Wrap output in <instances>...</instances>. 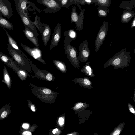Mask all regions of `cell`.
Returning <instances> with one entry per match:
<instances>
[{
  "label": "cell",
  "mask_w": 135,
  "mask_h": 135,
  "mask_svg": "<svg viewBox=\"0 0 135 135\" xmlns=\"http://www.w3.org/2000/svg\"><path fill=\"white\" fill-rule=\"evenodd\" d=\"M130 54L125 49H121L105 62L103 68L112 66L115 69H123L129 66L131 62Z\"/></svg>",
  "instance_id": "1"
},
{
  "label": "cell",
  "mask_w": 135,
  "mask_h": 135,
  "mask_svg": "<svg viewBox=\"0 0 135 135\" xmlns=\"http://www.w3.org/2000/svg\"><path fill=\"white\" fill-rule=\"evenodd\" d=\"M30 88L33 94L44 102L53 103L58 95L57 93L46 87H38L32 84Z\"/></svg>",
  "instance_id": "2"
},
{
  "label": "cell",
  "mask_w": 135,
  "mask_h": 135,
  "mask_svg": "<svg viewBox=\"0 0 135 135\" xmlns=\"http://www.w3.org/2000/svg\"><path fill=\"white\" fill-rule=\"evenodd\" d=\"M7 50L12 58L17 63L20 68L26 71L28 73L32 72L30 61L27 56L21 51L16 50L8 44Z\"/></svg>",
  "instance_id": "3"
},
{
  "label": "cell",
  "mask_w": 135,
  "mask_h": 135,
  "mask_svg": "<svg viewBox=\"0 0 135 135\" xmlns=\"http://www.w3.org/2000/svg\"><path fill=\"white\" fill-rule=\"evenodd\" d=\"M63 36L65 37L64 43V52L72 65L75 68L79 69L80 66L77 51L76 48L70 44L71 39L64 34Z\"/></svg>",
  "instance_id": "4"
},
{
  "label": "cell",
  "mask_w": 135,
  "mask_h": 135,
  "mask_svg": "<svg viewBox=\"0 0 135 135\" xmlns=\"http://www.w3.org/2000/svg\"><path fill=\"white\" fill-rule=\"evenodd\" d=\"M80 11L78 15L77 12L76 7L74 6L72 8L70 16V21L75 23L77 30L78 31L82 30L83 28V21L84 18V13L85 9H82L80 5H77Z\"/></svg>",
  "instance_id": "5"
},
{
  "label": "cell",
  "mask_w": 135,
  "mask_h": 135,
  "mask_svg": "<svg viewBox=\"0 0 135 135\" xmlns=\"http://www.w3.org/2000/svg\"><path fill=\"white\" fill-rule=\"evenodd\" d=\"M108 23L104 21L101 26L97 35L95 41V51L97 52L105 40L108 30Z\"/></svg>",
  "instance_id": "6"
},
{
  "label": "cell",
  "mask_w": 135,
  "mask_h": 135,
  "mask_svg": "<svg viewBox=\"0 0 135 135\" xmlns=\"http://www.w3.org/2000/svg\"><path fill=\"white\" fill-rule=\"evenodd\" d=\"M37 1L46 7L43 10L46 13H55L61 9L62 7L59 0H38Z\"/></svg>",
  "instance_id": "7"
},
{
  "label": "cell",
  "mask_w": 135,
  "mask_h": 135,
  "mask_svg": "<svg viewBox=\"0 0 135 135\" xmlns=\"http://www.w3.org/2000/svg\"><path fill=\"white\" fill-rule=\"evenodd\" d=\"M30 64L32 69L35 73V76L37 78L41 80H45L49 81H53L55 78L53 75L48 71L38 68L31 61Z\"/></svg>",
  "instance_id": "8"
},
{
  "label": "cell",
  "mask_w": 135,
  "mask_h": 135,
  "mask_svg": "<svg viewBox=\"0 0 135 135\" xmlns=\"http://www.w3.org/2000/svg\"><path fill=\"white\" fill-rule=\"evenodd\" d=\"M16 9L23 22L24 25L26 26L34 34L37 38L39 36L37 29L35 25L31 23L29 18L27 17L24 14L17 2L15 1Z\"/></svg>",
  "instance_id": "9"
},
{
  "label": "cell",
  "mask_w": 135,
  "mask_h": 135,
  "mask_svg": "<svg viewBox=\"0 0 135 135\" xmlns=\"http://www.w3.org/2000/svg\"><path fill=\"white\" fill-rule=\"evenodd\" d=\"M14 10L8 0H0V15L9 19L13 15Z\"/></svg>",
  "instance_id": "10"
},
{
  "label": "cell",
  "mask_w": 135,
  "mask_h": 135,
  "mask_svg": "<svg viewBox=\"0 0 135 135\" xmlns=\"http://www.w3.org/2000/svg\"><path fill=\"white\" fill-rule=\"evenodd\" d=\"M20 43L22 48L30 55L40 62L44 64H46L42 58V51L38 47L31 48L22 43Z\"/></svg>",
  "instance_id": "11"
},
{
  "label": "cell",
  "mask_w": 135,
  "mask_h": 135,
  "mask_svg": "<svg viewBox=\"0 0 135 135\" xmlns=\"http://www.w3.org/2000/svg\"><path fill=\"white\" fill-rule=\"evenodd\" d=\"M88 41L87 40L84 41L79 47V60L83 63H85L89 57L90 51L88 46Z\"/></svg>",
  "instance_id": "12"
},
{
  "label": "cell",
  "mask_w": 135,
  "mask_h": 135,
  "mask_svg": "<svg viewBox=\"0 0 135 135\" xmlns=\"http://www.w3.org/2000/svg\"><path fill=\"white\" fill-rule=\"evenodd\" d=\"M0 60L8 67L12 69L13 71L17 73L21 68L14 59L7 55L0 52Z\"/></svg>",
  "instance_id": "13"
},
{
  "label": "cell",
  "mask_w": 135,
  "mask_h": 135,
  "mask_svg": "<svg viewBox=\"0 0 135 135\" xmlns=\"http://www.w3.org/2000/svg\"><path fill=\"white\" fill-rule=\"evenodd\" d=\"M61 24L58 23L55 28L50 42V50H52L54 47L57 46L61 38Z\"/></svg>",
  "instance_id": "14"
},
{
  "label": "cell",
  "mask_w": 135,
  "mask_h": 135,
  "mask_svg": "<svg viewBox=\"0 0 135 135\" xmlns=\"http://www.w3.org/2000/svg\"><path fill=\"white\" fill-rule=\"evenodd\" d=\"M14 1L17 2L24 14L28 18H29V15L27 9L30 6H31L33 7V8L36 9L39 13H41L40 10L36 7L34 4L31 2H30L28 5L29 1L28 0H14Z\"/></svg>",
  "instance_id": "15"
},
{
  "label": "cell",
  "mask_w": 135,
  "mask_h": 135,
  "mask_svg": "<svg viewBox=\"0 0 135 135\" xmlns=\"http://www.w3.org/2000/svg\"><path fill=\"white\" fill-rule=\"evenodd\" d=\"M72 81L84 88L88 89L93 88L92 82L89 77L76 78L73 79Z\"/></svg>",
  "instance_id": "16"
},
{
  "label": "cell",
  "mask_w": 135,
  "mask_h": 135,
  "mask_svg": "<svg viewBox=\"0 0 135 135\" xmlns=\"http://www.w3.org/2000/svg\"><path fill=\"white\" fill-rule=\"evenodd\" d=\"M25 29L23 32L27 38L37 47H38L39 44L38 42V38H37L34 33L26 26L24 25Z\"/></svg>",
  "instance_id": "17"
},
{
  "label": "cell",
  "mask_w": 135,
  "mask_h": 135,
  "mask_svg": "<svg viewBox=\"0 0 135 135\" xmlns=\"http://www.w3.org/2000/svg\"><path fill=\"white\" fill-rule=\"evenodd\" d=\"M43 24L44 29L41 34L44 46H46L50 38L51 29L47 24L44 23H43Z\"/></svg>",
  "instance_id": "18"
},
{
  "label": "cell",
  "mask_w": 135,
  "mask_h": 135,
  "mask_svg": "<svg viewBox=\"0 0 135 135\" xmlns=\"http://www.w3.org/2000/svg\"><path fill=\"white\" fill-rule=\"evenodd\" d=\"M135 15L134 10L131 11L124 10L123 11L121 17V21L122 23H128L131 19Z\"/></svg>",
  "instance_id": "19"
},
{
  "label": "cell",
  "mask_w": 135,
  "mask_h": 135,
  "mask_svg": "<svg viewBox=\"0 0 135 135\" xmlns=\"http://www.w3.org/2000/svg\"><path fill=\"white\" fill-rule=\"evenodd\" d=\"M10 103L7 104L0 109V121L6 118L12 113Z\"/></svg>",
  "instance_id": "20"
},
{
  "label": "cell",
  "mask_w": 135,
  "mask_h": 135,
  "mask_svg": "<svg viewBox=\"0 0 135 135\" xmlns=\"http://www.w3.org/2000/svg\"><path fill=\"white\" fill-rule=\"evenodd\" d=\"M90 62H87L83 66L81 70V72L84 73L85 76L88 77H94L95 75L93 69L90 65Z\"/></svg>",
  "instance_id": "21"
},
{
  "label": "cell",
  "mask_w": 135,
  "mask_h": 135,
  "mask_svg": "<svg viewBox=\"0 0 135 135\" xmlns=\"http://www.w3.org/2000/svg\"><path fill=\"white\" fill-rule=\"evenodd\" d=\"M3 80L2 81L6 84L9 89L11 88L12 80L5 66L4 67L3 70Z\"/></svg>",
  "instance_id": "22"
},
{
  "label": "cell",
  "mask_w": 135,
  "mask_h": 135,
  "mask_svg": "<svg viewBox=\"0 0 135 135\" xmlns=\"http://www.w3.org/2000/svg\"><path fill=\"white\" fill-rule=\"evenodd\" d=\"M90 105L86 102H79L75 103L72 108V109L76 112H80L86 110Z\"/></svg>",
  "instance_id": "23"
},
{
  "label": "cell",
  "mask_w": 135,
  "mask_h": 135,
  "mask_svg": "<svg viewBox=\"0 0 135 135\" xmlns=\"http://www.w3.org/2000/svg\"><path fill=\"white\" fill-rule=\"evenodd\" d=\"M0 26L8 30H13L14 29V27L12 23L0 15Z\"/></svg>",
  "instance_id": "24"
},
{
  "label": "cell",
  "mask_w": 135,
  "mask_h": 135,
  "mask_svg": "<svg viewBox=\"0 0 135 135\" xmlns=\"http://www.w3.org/2000/svg\"><path fill=\"white\" fill-rule=\"evenodd\" d=\"M53 62L56 68L63 73H66L67 71L66 66L63 62L58 60H54Z\"/></svg>",
  "instance_id": "25"
},
{
  "label": "cell",
  "mask_w": 135,
  "mask_h": 135,
  "mask_svg": "<svg viewBox=\"0 0 135 135\" xmlns=\"http://www.w3.org/2000/svg\"><path fill=\"white\" fill-rule=\"evenodd\" d=\"M31 22L34 24L39 30L41 34L44 30L43 24L40 20V17L36 15L35 17V20L34 21H31Z\"/></svg>",
  "instance_id": "26"
},
{
  "label": "cell",
  "mask_w": 135,
  "mask_h": 135,
  "mask_svg": "<svg viewBox=\"0 0 135 135\" xmlns=\"http://www.w3.org/2000/svg\"><path fill=\"white\" fill-rule=\"evenodd\" d=\"M111 0H93L94 3L99 7L108 8L110 6Z\"/></svg>",
  "instance_id": "27"
},
{
  "label": "cell",
  "mask_w": 135,
  "mask_h": 135,
  "mask_svg": "<svg viewBox=\"0 0 135 135\" xmlns=\"http://www.w3.org/2000/svg\"><path fill=\"white\" fill-rule=\"evenodd\" d=\"M5 30L8 39V44L14 49L18 51H21L15 41L11 36L8 32Z\"/></svg>",
  "instance_id": "28"
},
{
  "label": "cell",
  "mask_w": 135,
  "mask_h": 135,
  "mask_svg": "<svg viewBox=\"0 0 135 135\" xmlns=\"http://www.w3.org/2000/svg\"><path fill=\"white\" fill-rule=\"evenodd\" d=\"M133 5L131 2L130 1H123L119 6V7L124 10L131 11L133 8Z\"/></svg>",
  "instance_id": "29"
},
{
  "label": "cell",
  "mask_w": 135,
  "mask_h": 135,
  "mask_svg": "<svg viewBox=\"0 0 135 135\" xmlns=\"http://www.w3.org/2000/svg\"><path fill=\"white\" fill-rule=\"evenodd\" d=\"M125 124L124 122L117 125L109 135H119L123 129Z\"/></svg>",
  "instance_id": "30"
},
{
  "label": "cell",
  "mask_w": 135,
  "mask_h": 135,
  "mask_svg": "<svg viewBox=\"0 0 135 135\" xmlns=\"http://www.w3.org/2000/svg\"><path fill=\"white\" fill-rule=\"evenodd\" d=\"M17 73V76L22 81L25 80L29 75L27 72L21 69Z\"/></svg>",
  "instance_id": "31"
},
{
  "label": "cell",
  "mask_w": 135,
  "mask_h": 135,
  "mask_svg": "<svg viewBox=\"0 0 135 135\" xmlns=\"http://www.w3.org/2000/svg\"><path fill=\"white\" fill-rule=\"evenodd\" d=\"M63 33L66 35L71 41L75 40L77 37L76 31L73 29H69L67 31L64 32Z\"/></svg>",
  "instance_id": "32"
},
{
  "label": "cell",
  "mask_w": 135,
  "mask_h": 135,
  "mask_svg": "<svg viewBox=\"0 0 135 135\" xmlns=\"http://www.w3.org/2000/svg\"><path fill=\"white\" fill-rule=\"evenodd\" d=\"M98 13L99 17H106L109 11L108 8L99 7L97 8Z\"/></svg>",
  "instance_id": "33"
},
{
  "label": "cell",
  "mask_w": 135,
  "mask_h": 135,
  "mask_svg": "<svg viewBox=\"0 0 135 135\" xmlns=\"http://www.w3.org/2000/svg\"><path fill=\"white\" fill-rule=\"evenodd\" d=\"M60 3L63 7L68 8L71 5L74 4V0H59Z\"/></svg>",
  "instance_id": "34"
},
{
  "label": "cell",
  "mask_w": 135,
  "mask_h": 135,
  "mask_svg": "<svg viewBox=\"0 0 135 135\" xmlns=\"http://www.w3.org/2000/svg\"><path fill=\"white\" fill-rule=\"evenodd\" d=\"M74 4L77 5L86 4L85 0H74Z\"/></svg>",
  "instance_id": "35"
},
{
  "label": "cell",
  "mask_w": 135,
  "mask_h": 135,
  "mask_svg": "<svg viewBox=\"0 0 135 135\" xmlns=\"http://www.w3.org/2000/svg\"><path fill=\"white\" fill-rule=\"evenodd\" d=\"M128 106L130 112L135 116V110L133 105L130 103H128Z\"/></svg>",
  "instance_id": "36"
},
{
  "label": "cell",
  "mask_w": 135,
  "mask_h": 135,
  "mask_svg": "<svg viewBox=\"0 0 135 135\" xmlns=\"http://www.w3.org/2000/svg\"><path fill=\"white\" fill-rule=\"evenodd\" d=\"M28 107L33 112L35 111V107L34 104H33L30 100H27Z\"/></svg>",
  "instance_id": "37"
},
{
  "label": "cell",
  "mask_w": 135,
  "mask_h": 135,
  "mask_svg": "<svg viewBox=\"0 0 135 135\" xmlns=\"http://www.w3.org/2000/svg\"><path fill=\"white\" fill-rule=\"evenodd\" d=\"M19 133L21 135H32L31 133L30 132L23 130L20 128Z\"/></svg>",
  "instance_id": "38"
},
{
  "label": "cell",
  "mask_w": 135,
  "mask_h": 135,
  "mask_svg": "<svg viewBox=\"0 0 135 135\" xmlns=\"http://www.w3.org/2000/svg\"><path fill=\"white\" fill-rule=\"evenodd\" d=\"M58 122L60 126H62L64 123V119L62 117L59 118L58 119Z\"/></svg>",
  "instance_id": "39"
},
{
  "label": "cell",
  "mask_w": 135,
  "mask_h": 135,
  "mask_svg": "<svg viewBox=\"0 0 135 135\" xmlns=\"http://www.w3.org/2000/svg\"><path fill=\"white\" fill-rule=\"evenodd\" d=\"M22 128L25 129H27L29 127V124L27 123H24L22 126Z\"/></svg>",
  "instance_id": "40"
},
{
  "label": "cell",
  "mask_w": 135,
  "mask_h": 135,
  "mask_svg": "<svg viewBox=\"0 0 135 135\" xmlns=\"http://www.w3.org/2000/svg\"><path fill=\"white\" fill-rule=\"evenodd\" d=\"M86 4L89 5L90 4H93L94 3L93 0H85Z\"/></svg>",
  "instance_id": "41"
},
{
  "label": "cell",
  "mask_w": 135,
  "mask_h": 135,
  "mask_svg": "<svg viewBox=\"0 0 135 135\" xmlns=\"http://www.w3.org/2000/svg\"><path fill=\"white\" fill-rule=\"evenodd\" d=\"M135 26V17H134L133 19L132 23L131 26V28H132Z\"/></svg>",
  "instance_id": "42"
},
{
  "label": "cell",
  "mask_w": 135,
  "mask_h": 135,
  "mask_svg": "<svg viewBox=\"0 0 135 135\" xmlns=\"http://www.w3.org/2000/svg\"><path fill=\"white\" fill-rule=\"evenodd\" d=\"M58 131V129L57 128H55L53 129L52 131V133L54 134H55L56 132Z\"/></svg>",
  "instance_id": "43"
},
{
  "label": "cell",
  "mask_w": 135,
  "mask_h": 135,
  "mask_svg": "<svg viewBox=\"0 0 135 135\" xmlns=\"http://www.w3.org/2000/svg\"><path fill=\"white\" fill-rule=\"evenodd\" d=\"M133 99L134 103H135V89H134V94L133 95Z\"/></svg>",
  "instance_id": "44"
},
{
  "label": "cell",
  "mask_w": 135,
  "mask_h": 135,
  "mask_svg": "<svg viewBox=\"0 0 135 135\" xmlns=\"http://www.w3.org/2000/svg\"><path fill=\"white\" fill-rule=\"evenodd\" d=\"M131 2L134 7L135 6V0H131L130 1Z\"/></svg>",
  "instance_id": "45"
},
{
  "label": "cell",
  "mask_w": 135,
  "mask_h": 135,
  "mask_svg": "<svg viewBox=\"0 0 135 135\" xmlns=\"http://www.w3.org/2000/svg\"><path fill=\"white\" fill-rule=\"evenodd\" d=\"M93 135H98V134L97 133H94Z\"/></svg>",
  "instance_id": "46"
},
{
  "label": "cell",
  "mask_w": 135,
  "mask_h": 135,
  "mask_svg": "<svg viewBox=\"0 0 135 135\" xmlns=\"http://www.w3.org/2000/svg\"><path fill=\"white\" fill-rule=\"evenodd\" d=\"M133 50H134V53L135 54V49H134Z\"/></svg>",
  "instance_id": "47"
}]
</instances>
